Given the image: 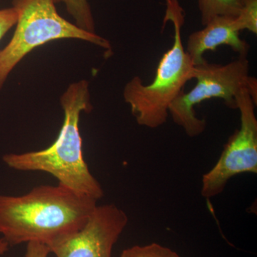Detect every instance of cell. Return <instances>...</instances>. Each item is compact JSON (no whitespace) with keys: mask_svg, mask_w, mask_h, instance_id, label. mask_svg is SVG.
Instances as JSON below:
<instances>
[{"mask_svg":"<svg viewBox=\"0 0 257 257\" xmlns=\"http://www.w3.org/2000/svg\"><path fill=\"white\" fill-rule=\"evenodd\" d=\"M96 202L60 184L23 195L0 194V234L10 246L37 241L51 251L85 224Z\"/></svg>","mask_w":257,"mask_h":257,"instance_id":"1","label":"cell"},{"mask_svg":"<svg viewBox=\"0 0 257 257\" xmlns=\"http://www.w3.org/2000/svg\"><path fill=\"white\" fill-rule=\"evenodd\" d=\"M64 121L55 142L44 150L20 154H7L3 162L20 172H42L53 176L60 184L96 201L104 196L100 183L91 173L83 155L79 123L82 111L89 113V82L70 84L60 99Z\"/></svg>","mask_w":257,"mask_h":257,"instance_id":"2","label":"cell"},{"mask_svg":"<svg viewBox=\"0 0 257 257\" xmlns=\"http://www.w3.org/2000/svg\"><path fill=\"white\" fill-rule=\"evenodd\" d=\"M163 28L173 24L175 35L172 47L162 56L151 84H143L140 77H133L125 85L123 96L140 126L160 127L169 116V108L184 91L186 83L193 79L194 65L184 49L182 28L185 18L177 0H167Z\"/></svg>","mask_w":257,"mask_h":257,"instance_id":"3","label":"cell"},{"mask_svg":"<svg viewBox=\"0 0 257 257\" xmlns=\"http://www.w3.org/2000/svg\"><path fill=\"white\" fill-rule=\"evenodd\" d=\"M18 18L13 38L0 50V88L10 72L34 49L62 39H77L111 52L110 43L61 17L54 0H13Z\"/></svg>","mask_w":257,"mask_h":257,"instance_id":"4","label":"cell"},{"mask_svg":"<svg viewBox=\"0 0 257 257\" xmlns=\"http://www.w3.org/2000/svg\"><path fill=\"white\" fill-rule=\"evenodd\" d=\"M249 69L246 57H239L226 65L206 62L194 66L195 87L189 92L183 91L176 98L169 108V115L189 137L199 136L204 133L207 123L197 117L194 106L203 101L218 98L229 107L236 109L235 96L240 89L247 88L256 103L257 81L249 75Z\"/></svg>","mask_w":257,"mask_h":257,"instance_id":"5","label":"cell"},{"mask_svg":"<svg viewBox=\"0 0 257 257\" xmlns=\"http://www.w3.org/2000/svg\"><path fill=\"white\" fill-rule=\"evenodd\" d=\"M240 112V127L231 135L215 165L202 177L203 197L219 195L230 179L243 173H257V119L255 106L247 88L235 96Z\"/></svg>","mask_w":257,"mask_h":257,"instance_id":"6","label":"cell"},{"mask_svg":"<svg viewBox=\"0 0 257 257\" xmlns=\"http://www.w3.org/2000/svg\"><path fill=\"white\" fill-rule=\"evenodd\" d=\"M128 220L126 213L115 204L96 205L85 224L51 253L56 257H111Z\"/></svg>","mask_w":257,"mask_h":257,"instance_id":"7","label":"cell"},{"mask_svg":"<svg viewBox=\"0 0 257 257\" xmlns=\"http://www.w3.org/2000/svg\"><path fill=\"white\" fill-rule=\"evenodd\" d=\"M235 18L215 17L202 30L189 35L185 51L194 66L207 62L204 60V54L207 51H215L221 45L231 47L239 54V57H247L249 45L240 38V31L235 23Z\"/></svg>","mask_w":257,"mask_h":257,"instance_id":"8","label":"cell"},{"mask_svg":"<svg viewBox=\"0 0 257 257\" xmlns=\"http://www.w3.org/2000/svg\"><path fill=\"white\" fill-rule=\"evenodd\" d=\"M201 15V23L205 26L218 16L236 18L246 0H197Z\"/></svg>","mask_w":257,"mask_h":257,"instance_id":"9","label":"cell"},{"mask_svg":"<svg viewBox=\"0 0 257 257\" xmlns=\"http://www.w3.org/2000/svg\"><path fill=\"white\" fill-rule=\"evenodd\" d=\"M55 4L63 3L67 13L75 22L78 28L85 31L95 33V24L88 0H54Z\"/></svg>","mask_w":257,"mask_h":257,"instance_id":"10","label":"cell"},{"mask_svg":"<svg viewBox=\"0 0 257 257\" xmlns=\"http://www.w3.org/2000/svg\"><path fill=\"white\" fill-rule=\"evenodd\" d=\"M121 257H181L178 253L160 243L135 245L125 248Z\"/></svg>","mask_w":257,"mask_h":257,"instance_id":"11","label":"cell"},{"mask_svg":"<svg viewBox=\"0 0 257 257\" xmlns=\"http://www.w3.org/2000/svg\"><path fill=\"white\" fill-rule=\"evenodd\" d=\"M235 23L240 32L246 30L257 34V0H246Z\"/></svg>","mask_w":257,"mask_h":257,"instance_id":"12","label":"cell"},{"mask_svg":"<svg viewBox=\"0 0 257 257\" xmlns=\"http://www.w3.org/2000/svg\"><path fill=\"white\" fill-rule=\"evenodd\" d=\"M18 18V12L13 7L0 10V40L10 29L16 25Z\"/></svg>","mask_w":257,"mask_h":257,"instance_id":"13","label":"cell"},{"mask_svg":"<svg viewBox=\"0 0 257 257\" xmlns=\"http://www.w3.org/2000/svg\"><path fill=\"white\" fill-rule=\"evenodd\" d=\"M27 243L25 257H48L51 253L50 248L44 243L37 241H30Z\"/></svg>","mask_w":257,"mask_h":257,"instance_id":"14","label":"cell"},{"mask_svg":"<svg viewBox=\"0 0 257 257\" xmlns=\"http://www.w3.org/2000/svg\"><path fill=\"white\" fill-rule=\"evenodd\" d=\"M9 244H8V241L5 239L4 237H2L0 239V256H3L5 253L9 249Z\"/></svg>","mask_w":257,"mask_h":257,"instance_id":"15","label":"cell"},{"mask_svg":"<svg viewBox=\"0 0 257 257\" xmlns=\"http://www.w3.org/2000/svg\"><path fill=\"white\" fill-rule=\"evenodd\" d=\"M165 1H167V0H165Z\"/></svg>","mask_w":257,"mask_h":257,"instance_id":"16","label":"cell"}]
</instances>
